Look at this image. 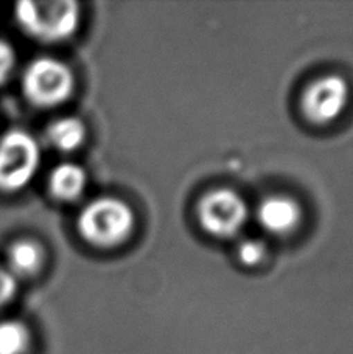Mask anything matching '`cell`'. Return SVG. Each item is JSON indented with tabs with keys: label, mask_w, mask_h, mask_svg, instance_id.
Instances as JSON below:
<instances>
[{
	"label": "cell",
	"mask_w": 353,
	"mask_h": 354,
	"mask_svg": "<svg viewBox=\"0 0 353 354\" xmlns=\"http://www.w3.org/2000/svg\"><path fill=\"white\" fill-rule=\"evenodd\" d=\"M15 17L25 35L53 44L73 36L81 21V11L73 0H24L16 3Z\"/></svg>",
	"instance_id": "cell-1"
},
{
	"label": "cell",
	"mask_w": 353,
	"mask_h": 354,
	"mask_svg": "<svg viewBox=\"0 0 353 354\" xmlns=\"http://www.w3.org/2000/svg\"><path fill=\"white\" fill-rule=\"evenodd\" d=\"M132 208L117 198H98L80 212L77 230L87 244L112 249L123 244L134 230Z\"/></svg>",
	"instance_id": "cell-2"
},
{
	"label": "cell",
	"mask_w": 353,
	"mask_h": 354,
	"mask_svg": "<svg viewBox=\"0 0 353 354\" xmlns=\"http://www.w3.org/2000/svg\"><path fill=\"white\" fill-rule=\"evenodd\" d=\"M39 142L27 131L11 129L0 136V192L19 193L27 188L41 167Z\"/></svg>",
	"instance_id": "cell-3"
},
{
	"label": "cell",
	"mask_w": 353,
	"mask_h": 354,
	"mask_svg": "<svg viewBox=\"0 0 353 354\" xmlns=\"http://www.w3.org/2000/svg\"><path fill=\"white\" fill-rule=\"evenodd\" d=\"M75 78L64 61L41 56L30 61L22 73V93L30 104L50 109L67 101L73 92Z\"/></svg>",
	"instance_id": "cell-4"
},
{
	"label": "cell",
	"mask_w": 353,
	"mask_h": 354,
	"mask_svg": "<svg viewBox=\"0 0 353 354\" xmlns=\"http://www.w3.org/2000/svg\"><path fill=\"white\" fill-rule=\"evenodd\" d=\"M198 219L209 235L232 238L243 229L248 219V207L242 196L229 188L212 189L199 201Z\"/></svg>",
	"instance_id": "cell-5"
},
{
	"label": "cell",
	"mask_w": 353,
	"mask_h": 354,
	"mask_svg": "<svg viewBox=\"0 0 353 354\" xmlns=\"http://www.w3.org/2000/svg\"><path fill=\"white\" fill-rule=\"evenodd\" d=\"M349 101V84L339 75L314 80L300 98V107L308 122L327 124L341 115Z\"/></svg>",
	"instance_id": "cell-6"
},
{
	"label": "cell",
	"mask_w": 353,
	"mask_h": 354,
	"mask_svg": "<svg viewBox=\"0 0 353 354\" xmlns=\"http://www.w3.org/2000/svg\"><path fill=\"white\" fill-rule=\"evenodd\" d=\"M258 223L273 235H287L299 225L302 210L298 202L287 196H269L257 210Z\"/></svg>",
	"instance_id": "cell-7"
},
{
	"label": "cell",
	"mask_w": 353,
	"mask_h": 354,
	"mask_svg": "<svg viewBox=\"0 0 353 354\" xmlns=\"http://www.w3.org/2000/svg\"><path fill=\"white\" fill-rule=\"evenodd\" d=\"M87 174L78 163L64 162L55 167L48 177L50 194L60 202L77 201L86 189Z\"/></svg>",
	"instance_id": "cell-8"
},
{
	"label": "cell",
	"mask_w": 353,
	"mask_h": 354,
	"mask_svg": "<svg viewBox=\"0 0 353 354\" xmlns=\"http://www.w3.org/2000/svg\"><path fill=\"white\" fill-rule=\"evenodd\" d=\"M46 261V254L41 244L31 239H17L6 250V269L17 280L36 275Z\"/></svg>",
	"instance_id": "cell-9"
},
{
	"label": "cell",
	"mask_w": 353,
	"mask_h": 354,
	"mask_svg": "<svg viewBox=\"0 0 353 354\" xmlns=\"http://www.w3.org/2000/svg\"><path fill=\"white\" fill-rule=\"evenodd\" d=\"M47 142L60 153H72L86 140V126L75 117H62L50 123L47 128Z\"/></svg>",
	"instance_id": "cell-10"
},
{
	"label": "cell",
	"mask_w": 353,
	"mask_h": 354,
	"mask_svg": "<svg viewBox=\"0 0 353 354\" xmlns=\"http://www.w3.org/2000/svg\"><path fill=\"white\" fill-rule=\"evenodd\" d=\"M31 334L19 320H0V354H27Z\"/></svg>",
	"instance_id": "cell-11"
},
{
	"label": "cell",
	"mask_w": 353,
	"mask_h": 354,
	"mask_svg": "<svg viewBox=\"0 0 353 354\" xmlns=\"http://www.w3.org/2000/svg\"><path fill=\"white\" fill-rule=\"evenodd\" d=\"M264 255H266V248L262 241L257 239H246L237 249V258L243 266H257L263 261Z\"/></svg>",
	"instance_id": "cell-12"
},
{
	"label": "cell",
	"mask_w": 353,
	"mask_h": 354,
	"mask_svg": "<svg viewBox=\"0 0 353 354\" xmlns=\"http://www.w3.org/2000/svg\"><path fill=\"white\" fill-rule=\"evenodd\" d=\"M19 292L17 278L6 269V266H0V309H3L16 299Z\"/></svg>",
	"instance_id": "cell-13"
},
{
	"label": "cell",
	"mask_w": 353,
	"mask_h": 354,
	"mask_svg": "<svg viewBox=\"0 0 353 354\" xmlns=\"http://www.w3.org/2000/svg\"><path fill=\"white\" fill-rule=\"evenodd\" d=\"M17 64L16 50L8 41L0 39V86L11 78Z\"/></svg>",
	"instance_id": "cell-14"
}]
</instances>
